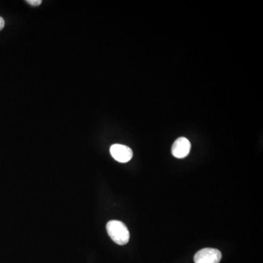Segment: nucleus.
<instances>
[{
	"instance_id": "obj_3",
	"label": "nucleus",
	"mask_w": 263,
	"mask_h": 263,
	"mask_svg": "<svg viewBox=\"0 0 263 263\" xmlns=\"http://www.w3.org/2000/svg\"><path fill=\"white\" fill-rule=\"evenodd\" d=\"M110 155L117 162L126 163L133 157L132 151L128 146L122 144H114L110 149Z\"/></svg>"
},
{
	"instance_id": "obj_2",
	"label": "nucleus",
	"mask_w": 263,
	"mask_h": 263,
	"mask_svg": "<svg viewBox=\"0 0 263 263\" xmlns=\"http://www.w3.org/2000/svg\"><path fill=\"white\" fill-rule=\"evenodd\" d=\"M222 259L220 251L212 248L201 249L194 257L195 263H219Z\"/></svg>"
},
{
	"instance_id": "obj_1",
	"label": "nucleus",
	"mask_w": 263,
	"mask_h": 263,
	"mask_svg": "<svg viewBox=\"0 0 263 263\" xmlns=\"http://www.w3.org/2000/svg\"><path fill=\"white\" fill-rule=\"evenodd\" d=\"M106 229L110 238L117 244L123 246L129 242L130 232L123 222L118 220L110 221L106 225Z\"/></svg>"
},
{
	"instance_id": "obj_6",
	"label": "nucleus",
	"mask_w": 263,
	"mask_h": 263,
	"mask_svg": "<svg viewBox=\"0 0 263 263\" xmlns=\"http://www.w3.org/2000/svg\"><path fill=\"white\" fill-rule=\"evenodd\" d=\"M4 19H2V18L0 17V30H1V29L4 28Z\"/></svg>"
},
{
	"instance_id": "obj_5",
	"label": "nucleus",
	"mask_w": 263,
	"mask_h": 263,
	"mask_svg": "<svg viewBox=\"0 0 263 263\" xmlns=\"http://www.w3.org/2000/svg\"><path fill=\"white\" fill-rule=\"evenodd\" d=\"M26 2L32 6H39L41 4L42 1L41 0H27Z\"/></svg>"
},
{
	"instance_id": "obj_4",
	"label": "nucleus",
	"mask_w": 263,
	"mask_h": 263,
	"mask_svg": "<svg viewBox=\"0 0 263 263\" xmlns=\"http://www.w3.org/2000/svg\"><path fill=\"white\" fill-rule=\"evenodd\" d=\"M191 150V143L186 137H179L172 146V155L178 159H183L189 155Z\"/></svg>"
}]
</instances>
